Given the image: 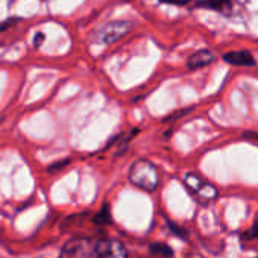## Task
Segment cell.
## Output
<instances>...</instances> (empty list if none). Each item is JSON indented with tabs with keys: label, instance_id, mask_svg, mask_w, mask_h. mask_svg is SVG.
I'll list each match as a JSON object with an SVG mask.
<instances>
[{
	"label": "cell",
	"instance_id": "cell-5",
	"mask_svg": "<svg viewBox=\"0 0 258 258\" xmlns=\"http://www.w3.org/2000/svg\"><path fill=\"white\" fill-rule=\"evenodd\" d=\"M223 61L231 66H240V67H255L256 61L253 55L249 50H232L226 52L223 56Z\"/></svg>",
	"mask_w": 258,
	"mask_h": 258
},
{
	"label": "cell",
	"instance_id": "cell-10",
	"mask_svg": "<svg viewBox=\"0 0 258 258\" xmlns=\"http://www.w3.org/2000/svg\"><path fill=\"white\" fill-rule=\"evenodd\" d=\"M69 164H70V160L67 158V160H64V161H56V163H53L52 166L47 167V170H49V173H56V172H61L64 167H67Z\"/></svg>",
	"mask_w": 258,
	"mask_h": 258
},
{
	"label": "cell",
	"instance_id": "cell-1",
	"mask_svg": "<svg viewBox=\"0 0 258 258\" xmlns=\"http://www.w3.org/2000/svg\"><path fill=\"white\" fill-rule=\"evenodd\" d=\"M114 244L105 238L96 237H78L69 240L59 258H112Z\"/></svg>",
	"mask_w": 258,
	"mask_h": 258
},
{
	"label": "cell",
	"instance_id": "cell-2",
	"mask_svg": "<svg viewBox=\"0 0 258 258\" xmlns=\"http://www.w3.org/2000/svg\"><path fill=\"white\" fill-rule=\"evenodd\" d=\"M131 184L143 191H155L160 185V175L158 169L148 160H137L127 175Z\"/></svg>",
	"mask_w": 258,
	"mask_h": 258
},
{
	"label": "cell",
	"instance_id": "cell-17",
	"mask_svg": "<svg viewBox=\"0 0 258 258\" xmlns=\"http://www.w3.org/2000/svg\"><path fill=\"white\" fill-rule=\"evenodd\" d=\"M0 121H2V118H0Z\"/></svg>",
	"mask_w": 258,
	"mask_h": 258
},
{
	"label": "cell",
	"instance_id": "cell-14",
	"mask_svg": "<svg viewBox=\"0 0 258 258\" xmlns=\"http://www.w3.org/2000/svg\"><path fill=\"white\" fill-rule=\"evenodd\" d=\"M243 137H244V139H253V140H258V133H253V131H244V133H243Z\"/></svg>",
	"mask_w": 258,
	"mask_h": 258
},
{
	"label": "cell",
	"instance_id": "cell-11",
	"mask_svg": "<svg viewBox=\"0 0 258 258\" xmlns=\"http://www.w3.org/2000/svg\"><path fill=\"white\" fill-rule=\"evenodd\" d=\"M167 223H169V228L173 231V234H175V235L182 237V238H185V237H187V231H185V229H182V228L176 226V225H175V223H172V222H167Z\"/></svg>",
	"mask_w": 258,
	"mask_h": 258
},
{
	"label": "cell",
	"instance_id": "cell-16",
	"mask_svg": "<svg viewBox=\"0 0 258 258\" xmlns=\"http://www.w3.org/2000/svg\"><path fill=\"white\" fill-rule=\"evenodd\" d=\"M43 40H44V35H43V34H38V35L35 37V46H37V47H40V46H41V43H43Z\"/></svg>",
	"mask_w": 258,
	"mask_h": 258
},
{
	"label": "cell",
	"instance_id": "cell-15",
	"mask_svg": "<svg viewBox=\"0 0 258 258\" xmlns=\"http://www.w3.org/2000/svg\"><path fill=\"white\" fill-rule=\"evenodd\" d=\"M13 23H14V20H13V19H10V20H8V22H5V23H0V32L5 31V29H8Z\"/></svg>",
	"mask_w": 258,
	"mask_h": 258
},
{
	"label": "cell",
	"instance_id": "cell-7",
	"mask_svg": "<svg viewBox=\"0 0 258 258\" xmlns=\"http://www.w3.org/2000/svg\"><path fill=\"white\" fill-rule=\"evenodd\" d=\"M198 8L216 11L223 16H229L232 13V2L231 0H198Z\"/></svg>",
	"mask_w": 258,
	"mask_h": 258
},
{
	"label": "cell",
	"instance_id": "cell-12",
	"mask_svg": "<svg viewBox=\"0 0 258 258\" xmlns=\"http://www.w3.org/2000/svg\"><path fill=\"white\" fill-rule=\"evenodd\" d=\"M243 238H258V222L246 234H243Z\"/></svg>",
	"mask_w": 258,
	"mask_h": 258
},
{
	"label": "cell",
	"instance_id": "cell-9",
	"mask_svg": "<svg viewBox=\"0 0 258 258\" xmlns=\"http://www.w3.org/2000/svg\"><path fill=\"white\" fill-rule=\"evenodd\" d=\"M93 222L96 223V225H109L112 220H111V211H109V207L105 204L103 207H102V210L93 217Z\"/></svg>",
	"mask_w": 258,
	"mask_h": 258
},
{
	"label": "cell",
	"instance_id": "cell-3",
	"mask_svg": "<svg viewBox=\"0 0 258 258\" xmlns=\"http://www.w3.org/2000/svg\"><path fill=\"white\" fill-rule=\"evenodd\" d=\"M184 184L187 185V188L196 195L199 199H204V201H214L217 198V188L214 185H211L210 182L201 179L198 175H193V173H188L185 175L184 178Z\"/></svg>",
	"mask_w": 258,
	"mask_h": 258
},
{
	"label": "cell",
	"instance_id": "cell-4",
	"mask_svg": "<svg viewBox=\"0 0 258 258\" xmlns=\"http://www.w3.org/2000/svg\"><path fill=\"white\" fill-rule=\"evenodd\" d=\"M133 28V23L129 22H112L108 23L100 32H99V40L105 44H111L117 40H120L123 35H126Z\"/></svg>",
	"mask_w": 258,
	"mask_h": 258
},
{
	"label": "cell",
	"instance_id": "cell-8",
	"mask_svg": "<svg viewBox=\"0 0 258 258\" xmlns=\"http://www.w3.org/2000/svg\"><path fill=\"white\" fill-rule=\"evenodd\" d=\"M149 250H151V253L158 255V256H164V258H172L175 253L173 249L166 243H152L149 246Z\"/></svg>",
	"mask_w": 258,
	"mask_h": 258
},
{
	"label": "cell",
	"instance_id": "cell-13",
	"mask_svg": "<svg viewBox=\"0 0 258 258\" xmlns=\"http://www.w3.org/2000/svg\"><path fill=\"white\" fill-rule=\"evenodd\" d=\"M161 4H167V5H178V7H184L188 5L191 0H160Z\"/></svg>",
	"mask_w": 258,
	"mask_h": 258
},
{
	"label": "cell",
	"instance_id": "cell-6",
	"mask_svg": "<svg viewBox=\"0 0 258 258\" xmlns=\"http://www.w3.org/2000/svg\"><path fill=\"white\" fill-rule=\"evenodd\" d=\"M214 59H216V56H214V53L211 50L202 49V50H198V52H195L193 55L188 56L187 67L190 70H198V69L210 66L211 62H214Z\"/></svg>",
	"mask_w": 258,
	"mask_h": 258
}]
</instances>
